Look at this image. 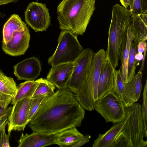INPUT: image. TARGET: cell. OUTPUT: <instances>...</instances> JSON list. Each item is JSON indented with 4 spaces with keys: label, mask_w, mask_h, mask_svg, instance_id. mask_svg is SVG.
<instances>
[{
    "label": "cell",
    "mask_w": 147,
    "mask_h": 147,
    "mask_svg": "<svg viewBox=\"0 0 147 147\" xmlns=\"http://www.w3.org/2000/svg\"><path fill=\"white\" fill-rule=\"evenodd\" d=\"M85 114L72 92L67 88L57 89L43 102L28 124L33 132L55 134L80 127Z\"/></svg>",
    "instance_id": "6da1fadb"
},
{
    "label": "cell",
    "mask_w": 147,
    "mask_h": 147,
    "mask_svg": "<svg viewBox=\"0 0 147 147\" xmlns=\"http://www.w3.org/2000/svg\"><path fill=\"white\" fill-rule=\"evenodd\" d=\"M95 1L62 0L57 7L60 29L83 35L96 9Z\"/></svg>",
    "instance_id": "7a4b0ae2"
},
{
    "label": "cell",
    "mask_w": 147,
    "mask_h": 147,
    "mask_svg": "<svg viewBox=\"0 0 147 147\" xmlns=\"http://www.w3.org/2000/svg\"><path fill=\"white\" fill-rule=\"evenodd\" d=\"M131 20L127 9L118 3L113 6L105 52L107 58L115 68L118 65L123 40Z\"/></svg>",
    "instance_id": "3957f363"
},
{
    "label": "cell",
    "mask_w": 147,
    "mask_h": 147,
    "mask_svg": "<svg viewBox=\"0 0 147 147\" xmlns=\"http://www.w3.org/2000/svg\"><path fill=\"white\" fill-rule=\"evenodd\" d=\"M105 51L101 49L94 53L90 70L86 78L75 96L82 106L86 110H94L98 100L99 78L102 67L107 58Z\"/></svg>",
    "instance_id": "277c9868"
},
{
    "label": "cell",
    "mask_w": 147,
    "mask_h": 147,
    "mask_svg": "<svg viewBox=\"0 0 147 147\" xmlns=\"http://www.w3.org/2000/svg\"><path fill=\"white\" fill-rule=\"evenodd\" d=\"M77 36L70 31H61L57 40V48L48 60V63L51 67L60 64L73 62L78 58L83 49Z\"/></svg>",
    "instance_id": "5b68a950"
},
{
    "label": "cell",
    "mask_w": 147,
    "mask_h": 147,
    "mask_svg": "<svg viewBox=\"0 0 147 147\" xmlns=\"http://www.w3.org/2000/svg\"><path fill=\"white\" fill-rule=\"evenodd\" d=\"M125 122L121 130L131 141L133 147H147V137L145 133L141 112V105L138 103L124 105Z\"/></svg>",
    "instance_id": "8992f818"
},
{
    "label": "cell",
    "mask_w": 147,
    "mask_h": 147,
    "mask_svg": "<svg viewBox=\"0 0 147 147\" xmlns=\"http://www.w3.org/2000/svg\"><path fill=\"white\" fill-rule=\"evenodd\" d=\"M94 109L107 123L111 122L115 124L125 119L124 104L112 90L98 99L95 102Z\"/></svg>",
    "instance_id": "52a82bcc"
},
{
    "label": "cell",
    "mask_w": 147,
    "mask_h": 147,
    "mask_svg": "<svg viewBox=\"0 0 147 147\" xmlns=\"http://www.w3.org/2000/svg\"><path fill=\"white\" fill-rule=\"evenodd\" d=\"M94 53L90 48H86L73 62V71L67 88L75 94L79 90L89 73Z\"/></svg>",
    "instance_id": "ba28073f"
},
{
    "label": "cell",
    "mask_w": 147,
    "mask_h": 147,
    "mask_svg": "<svg viewBox=\"0 0 147 147\" xmlns=\"http://www.w3.org/2000/svg\"><path fill=\"white\" fill-rule=\"evenodd\" d=\"M49 11L45 4L29 3L24 12L26 24L36 32L46 31L51 24Z\"/></svg>",
    "instance_id": "9c48e42d"
},
{
    "label": "cell",
    "mask_w": 147,
    "mask_h": 147,
    "mask_svg": "<svg viewBox=\"0 0 147 147\" xmlns=\"http://www.w3.org/2000/svg\"><path fill=\"white\" fill-rule=\"evenodd\" d=\"M31 98L18 100L13 105L8 118V131L24 130L29 122L28 117Z\"/></svg>",
    "instance_id": "30bf717a"
},
{
    "label": "cell",
    "mask_w": 147,
    "mask_h": 147,
    "mask_svg": "<svg viewBox=\"0 0 147 147\" xmlns=\"http://www.w3.org/2000/svg\"><path fill=\"white\" fill-rule=\"evenodd\" d=\"M30 35L28 27L15 32L11 40L6 44L2 43V49L9 55L16 56L24 55L29 47Z\"/></svg>",
    "instance_id": "8fae6325"
},
{
    "label": "cell",
    "mask_w": 147,
    "mask_h": 147,
    "mask_svg": "<svg viewBox=\"0 0 147 147\" xmlns=\"http://www.w3.org/2000/svg\"><path fill=\"white\" fill-rule=\"evenodd\" d=\"M13 68L14 73L18 80H33L39 76L41 65L38 59L33 57L19 62Z\"/></svg>",
    "instance_id": "7c38bea8"
},
{
    "label": "cell",
    "mask_w": 147,
    "mask_h": 147,
    "mask_svg": "<svg viewBox=\"0 0 147 147\" xmlns=\"http://www.w3.org/2000/svg\"><path fill=\"white\" fill-rule=\"evenodd\" d=\"M73 68V62L60 64L52 67L48 74L47 79L57 89L65 88L71 76Z\"/></svg>",
    "instance_id": "4fadbf2b"
},
{
    "label": "cell",
    "mask_w": 147,
    "mask_h": 147,
    "mask_svg": "<svg viewBox=\"0 0 147 147\" xmlns=\"http://www.w3.org/2000/svg\"><path fill=\"white\" fill-rule=\"evenodd\" d=\"M115 68L107 57L100 71L98 86V98L102 97L107 92L112 90Z\"/></svg>",
    "instance_id": "5bb4252c"
},
{
    "label": "cell",
    "mask_w": 147,
    "mask_h": 147,
    "mask_svg": "<svg viewBox=\"0 0 147 147\" xmlns=\"http://www.w3.org/2000/svg\"><path fill=\"white\" fill-rule=\"evenodd\" d=\"M55 135L35 132L30 134H22L18 140V147H43L54 144Z\"/></svg>",
    "instance_id": "9a60e30c"
},
{
    "label": "cell",
    "mask_w": 147,
    "mask_h": 147,
    "mask_svg": "<svg viewBox=\"0 0 147 147\" xmlns=\"http://www.w3.org/2000/svg\"><path fill=\"white\" fill-rule=\"evenodd\" d=\"M13 79L6 76L0 70V106L6 108L10 103L17 91Z\"/></svg>",
    "instance_id": "2e32d148"
},
{
    "label": "cell",
    "mask_w": 147,
    "mask_h": 147,
    "mask_svg": "<svg viewBox=\"0 0 147 147\" xmlns=\"http://www.w3.org/2000/svg\"><path fill=\"white\" fill-rule=\"evenodd\" d=\"M130 22L128 25L123 40L120 57L121 64V74L123 81L125 83L127 82L128 59L131 44L133 37Z\"/></svg>",
    "instance_id": "e0dca14e"
},
{
    "label": "cell",
    "mask_w": 147,
    "mask_h": 147,
    "mask_svg": "<svg viewBox=\"0 0 147 147\" xmlns=\"http://www.w3.org/2000/svg\"><path fill=\"white\" fill-rule=\"evenodd\" d=\"M142 71L139 70L130 82H124V97L127 104L135 103L139 100L142 90Z\"/></svg>",
    "instance_id": "ac0fdd59"
},
{
    "label": "cell",
    "mask_w": 147,
    "mask_h": 147,
    "mask_svg": "<svg viewBox=\"0 0 147 147\" xmlns=\"http://www.w3.org/2000/svg\"><path fill=\"white\" fill-rule=\"evenodd\" d=\"M84 136L74 127L55 134L53 142L61 147H73Z\"/></svg>",
    "instance_id": "d6986e66"
},
{
    "label": "cell",
    "mask_w": 147,
    "mask_h": 147,
    "mask_svg": "<svg viewBox=\"0 0 147 147\" xmlns=\"http://www.w3.org/2000/svg\"><path fill=\"white\" fill-rule=\"evenodd\" d=\"M125 120L115 124L103 134H99L93 142V147H113L115 139L122 130Z\"/></svg>",
    "instance_id": "ffe728a7"
},
{
    "label": "cell",
    "mask_w": 147,
    "mask_h": 147,
    "mask_svg": "<svg viewBox=\"0 0 147 147\" xmlns=\"http://www.w3.org/2000/svg\"><path fill=\"white\" fill-rule=\"evenodd\" d=\"M26 26V24L22 20L18 15H12L4 25L2 42L7 43L11 40L15 32L23 28Z\"/></svg>",
    "instance_id": "44dd1931"
},
{
    "label": "cell",
    "mask_w": 147,
    "mask_h": 147,
    "mask_svg": "<svg viewBox=\"0 0 147 147\" xmlns=\"http://www.w3.org/2000/svg\"><path fill=\"white\" fill-rule=\"evenodd\" d=\"M38 84V80H27L19 84L16 94L11 103L13 105L18 100L26 98H32Z\"/></svg>",
    "instance_id": "7402d4cb"
},
{
    "label": "cell",
    "mask_w": 147,
    "mask_h": 147,
    "mask_svg": "<svg viewBox=\"0 0 147 147\" xmlns=\"http://www.w3.org/2000/svg\"><path fill=\"white\" fill-rule=\"evenodd\" d=\"M131 28L133 34V40L138 44L140 42L146 41L147 24L142 20L140 15L132 18Z\"/></svg>",
    "instance_id": "603a6c76"
},
{
    "label": "cell",
    "mask_w": 147,
    "mask_h": 147,
    "mask_svg": "<svg viewBox=\"0 0 147 147\" xmlns=\"http://www.w3.org/2000/svg\"><path fill=\"white\" fill-rule=\"evenodd\" d=\"M138 44L133 39L132 41L128 58L127 71V82L130 81L135 76V71L139 62L135 58L136 55L137 53Z\"/></svg>",
    "instance_id": "cb8c5ba5"
},
{
    "label": "cell",
    "mask_w": 147,
    "mask_h": 147,
    "mask_svg": "<svg viewBox=\"0 0 147 147\" xmlns=\"http://www.w3.org/2000/svg\"><path fill=\"white\" fill-rule=\"evenodd\" d=\"M38 80V84L32 97L44 95L50 96L54 93L55 86L52 83L43 78Z\"/></svg>",
    "instance_id": "d4e9b609"
},
{
    "label": "cell",
    "mask_w": 147,
    "mask_h": 147,
    "mask_svg": "<svg viewBox=\"0 0 147 147\" xmlns=\"http://www.w3.org/2000/svg\"><path fill=\"white\" fill-rule=\"evenodd\" d=\"M112 90L122 101L124 105L127 104L124 97V82L120 69L115 70Z\"/></svg>",
    "instance_id": "484cf974"
},
{
    "label": "cell",
    "mask_w": 147,
    "mask_h": 147,
    "mask_svg": "<svg viewBox=\"0 0 147 147\" xmlns=\"http://www.w3.org/2000/svg\"><path fill=\"white\" fill-rule=\"evenodd\" d=\"M44 95L32 97L30 99V109L28 117L29 122L33 118L43 102L49 97Z\"/></svg>",
    "instance_id": "4316f807"
},
{
    "label": "cell",
    "mask_w": 147,
    "mask_h": 147,
    "mask_svg": "<svg viewBox=\"0 0 147 147\" xmlns=\"http://www.w3.org/2000/svg\"><path fill=\"white\" fill-rule=\"evenodd\" d=\"M113 147H133V146L128 136L121 131L116 137Z\"/></svg>",
    "instance_id": "83f0119b"
},
{
    "label": "cell",
    "mask_w": 147,
    "mask_h": 147,
    "mask_svg": "<svg viewBox=\"0 0 147 147\" xmlns=\"http://www.w3.org/2000/svg\"><path fill=\"white\" fill-rule=\"evenodd\" d=\"M143 102L141 106V112L145 133L147 135V80L146 79L144 87L143 94Z\"/></svg>",
    "instance_id": "f1b7e54d"
},
{
    "label": "cell",
    "mask_w": 147,
    "mask_h": 147,
    "mask_svg": "<svg viewBox=\"0 0 147 147\" xmlns=\"http://www.w3.org/2000/svg\"><path fill=\"white\" fill-rule=\"evenodd\" d=\"M129 6L131 18L142 14L140 0H129Z\"/></svg>",
    "instance_id": "f546056e"
},
{
    "label": "cell",
    "mask_w": 147,
    "mask_h": 147,
    "mask_svg": "<svg viewBox=\"0 0 147 147\" xmlns=\"http://www.w3.org/2000/svg\"><path fill=\"white\" fill-rule=\"evenodd\" d=\"M5 127L4 126L0 131V147H10L9 142V137L11 131H8V133L6 134Z\"/></svg>",
    "instance_id": "4dcf8cb0"
},
{
    "label": "cell",
    "mask_w": 147,
    "mask_h": 147,
    "mask_svg": "<svg viewBox=\"0 0 147 147\" xmlns=\"http://www.w3.org/2000/svg\"><path fill=\"white\" fill-rule=\"evenodd\" d=\"M11 107L5 113L0 117V131L7 124L8 117L11 110Z\"/></svg>",
    "instance_id": "1f68e13d"
},
{
    "label": "cell",
    "mask_w": 147,
    "mask_h": 147,
    "mask_svg": "<svg viewBox=\"0 0 147 147\" xmlns=\"http://www.w3.org/2000/svg\"><path fill=\"white\" fill-rule=\"evenodd\" d=\"M90 138V136L88 134H86L85 136H84L83 138L73 146V147H78L82 146L89 142Z\"/></svg>",
    "instance_id": "d6a6232c"
},
{
    "label": "cell",
    "mask_w": 147,
    "mask_h": 147,
    "mask_svg": "<svg viewBox=\"0 0 147 147\" xmlns=\"http://www.w3.org/2000/svg\"><path fill=\"white\" fill-rule=\"evenodd\" d=\"M147 43L146 41H142L138 43L137 45V53L140 54H143L146 51Z\"/></svg>",
    "instance_id": "836d02e7"
},
{
    "label": "cell",
    "mask_w": 147,
    "mask_h": 147,
    "mask_svg": "<svg viewBox=\"0 0 147 147\" xmlns=\"http://www.w3.org/2000/svg\"><path fill=\"white\" fill-rule=\"evenodd\" d=\"M142 13H147V0H140Z\"/></svg>",
    "instance_id": "e575fe53"
},
{
    "label": "cell",
    "mask_w": 147,
    "mask_h": 147,
    "mask_svg": "<svg viewBox=\"0 0 147 147\" xmlns=\"http://www.w3.org/2000/svg\"><path fill=\"white\" fill-rule=\"evenodd\" d=\"M18 0H0V5H5L9 3H16Z\"/></svg>",
    "instance_id": "d590c367"
},
{
    "label": "cell",
    "mask_w": 147,
    "mask_h": 147,
    "mask_svg": "<svg viewBox=\"0 0 147 147\" xmlns=\"http://www.w3.org/2000/svg\"><path fill=\"white\" fill-rule=\"evenodd\" d=\"M124 7L127 9L128 8L129 0H119Z\"/></svg>",
    "instance_id": "8d00e7d4"
},
{
    "label": "cell",
    "mask_w": 147,
    "mask_h": 147,
    "mask_svg": "<svg viewBox=\"0 0 147 147\" xmlns=\"http://www.w3.org/2000/svg\"><path fill=\"white\" fill-rule=\"evenodd\" d=\"M11 107H10L6 108H3L0 106V117L7 111Z\"/></svg>",
    "instance_id": "74e56055"
},
{
    "label": "cell",
    "mask_w": 147,
    "mask_h": 147,
    "mask_svg": "<svg viewBox=\"0 0 147 147\" xmlns=\"http://www.w3.org/2000/svg\"><path fill=\"white\" fill-rule=\"evenodd\" d=\"M5 13H2L0 11V17L1 18H3L5 17Z\"/></svg>",
    "instance_id": "f35d334b"
},
{
    "label": "cell",
    "mask_w": 147,
    "mask_h": 147,
    "mask_svg": "<svg viewBox=\"0 0 147 147\" xmlns=\"http://www.w3.org/2000/svg\"><path fill=\"white\" fill-rule=\"evenodd\" d=\"M0 136H1V132L0 131Z\"/></svg>",
    "instance_id": "ab89813d"
},
{
    "label": "cell",
    "mask_w": 147,
    "mask_h": 147,
    "mask_svg": "<svg viewBox=\"0 0 147 147\" xmlns=\"http://www.w3.org/2000/svg\"><path fill=\"white\" fill-rule=\"evenodd\" d=\"M38 0H37V1H38Z\"/></svg>",
    "instance_id": "60d3db41"
}]
</instances>
